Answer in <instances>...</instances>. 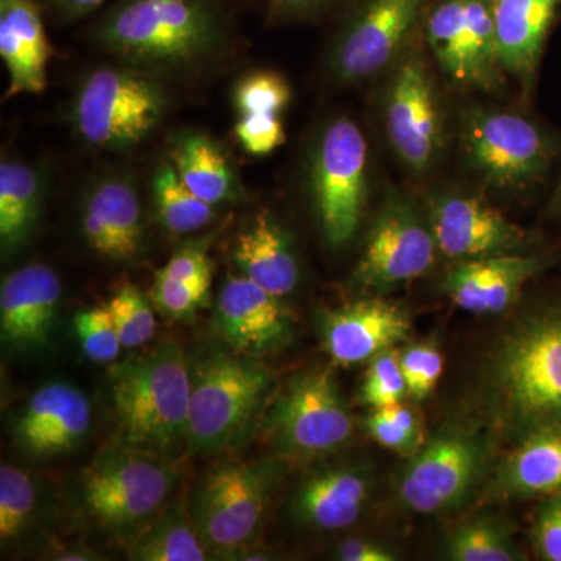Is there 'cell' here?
Returning <instances> with one entry per match:
<instances>
[{
  "mask_svg": "<svg viewBox=\"0 0 561 561\" xmlns=\"http://www.w3.org/2000/svg\"><path fill=\"white\" fill-rule=\"evenodd\" d=\"M472 420L515 446L561 427V294L516 313L486 351L472 390Z\"/></svg>",
  "mask_w": 561,
  "mask_h": 561,
  "instance_id": "obj_1",
  "label": "cell"
},
{
  "mask_svg": "<svg viewBox=\"0 0 561 561\" xmlns=\"http://www.w3.org/2000/svg\"><path fill=\"white\" fill-rule=\"evenodd\" d=\"M111 405L124 445L168 456L186 443L191 364L183 346L164 339L111 370Z\"/></svg>",
  "mask_w": 561,
  "mask_h": 561,
  "instance_id": "obj_2",
  "label": "cell"
},
{
  "mask_svg": "<svg viewBox=\"0 0 561 561\" xmlns=\"http://www.w3.org/2000/svg\"><path fill=\"white\" fill-rule=\"evenodd\" d=\"M95 38L125 60L180 68L219 50L224 25L209 0H122L99 22Z\"/></svg>",
  "mask_w": 561,
  "mask_h": 561,
  "instance_id": "obj_3",
  "label": "cell"
},
{
  "mask_svg": "<svg viewBox=\"0 0 561 561\" xmlns=\"http://www.w3.org/2000/svg\"><path fill=\"white\" fill-rule=\"evenodd\" d=\"M494 448L478 424L446 426L409 459L398 479V502L416 515L459 511L490 481Z\"/></svg>",
  "mask_w": 561,
  "mask_h": 561,
  "instance_id": "obj_4",
  "label": "cell"
},
{
  "mask_svg": "<svg viewBox=\"0 0 561 561\" xmlns=\"http://www.w3.org/2000/svg\"><path fill=\"white\" fill-rule=\"evenodd\" d=\"M272 382L271 373L242 354L213 351L191 365L190 451H224L241 440Z\"/></svg>",
  "mask_w": 561,
  "mask_h": 561,
  "instance_id": "obj_5",
  "label": "cell"
},
{
  "mask_svg": "<svg viewBox=\"0 0 561 561\" xmlns=\"http://www.w3.org/2000/svg\"><path fill=\"white\" fill-rule=\"evenodd\" d=\"M460 139L472 171L491 186L511 192L540 186L561 153L559 136L513 111H465Z\"/></svg>",
  "mask_w": 561,
  "mask_h": 561,
  "instance_id": "obj_6",
  "label": "cell"
},
{
  "mask_svg": "<svg viewBox=\"0 0 561 561\" xmlns=\"http://www.w3.org/2000/svg\"><path fill=\"white\" fill-rule=\"evenodd\" d=\"M81 483L91 518L114 534L135 537L165 507L176 471L165 456L119 442L95 457Z\"/></svg>",
  "mask_w": 561,
  "mask_h": 561,
  "instance_id": "obj_7",
  "label": "cell"
},
{
  "mask_svg": "<svg viewBox=\"0 0 561 561\" xmlns=\"http://www.w3.org/2000/svg\"><path fill=\"white\" fill-rule=\"evenodd\" d=\"M165 105L164 90L150 77L130 69H95L73 99V127L91 146L124 150L153 131Z\"/></svg>",
  "mask_w": 561,
  "mask_h": 561,
  "instance_id": "obj_8",
  "label": "cell"
},
{
  "mask_svg": "<svg viewBox=\"0 0 561 561\" xmlns=\"http://www.w3.org/2000/svg\"><path fill=\"white\" fill-rule=\"evenodd\" d=\"M265 432L286 459L317 460L343 448L354 432L353 415L330 368L295 376L265 416Z\"/></svg>",
  "mask_w": 561,
  "mask_h": 561,
  "instance_id": "obj_9",
  "label": "cell"
},
{
  "mask_svg": "<svg viewBox=\"0 0 561 561\" xmlns=\"http://www.w3.org/2000/svg\"><path fill=\"white\" fill-rule=\"evenodd\" d=\"M311 190L324 238L332 247H345L367 205V140L356 122L339 117L321 131L312 151Z\"/></svg>",
  "mask_w": 561,
  "mask_h": 561,
  "instance_id": "obj_10",
  "label": "cell"
},
{
  "mask_svg": "<svg viewBox=\"0 0 561 561\" xmlns=\"http://www.w3.org/2000/svg\"><path fill=\"white\" fill-rule=\"evenodd\" d=\"M272 485L271 465L256 461H224L206 476L191 515L208 551L243 552L256 541Z\"/></svg>",
  "mask_w": 561,
  "mask_h": 561,
  "instance_id": "obj_11",
  "label": "cell"
},
{
  "mask_svg": "<svg viewBox=\"0 0 561 561\" xmlns=\"http://www.w3.org/2000/svg\"><path fill=\"white\" fill-rule=\"evenodd\" d=\"M496 0H442L426 24L432 55L456 87L497 92L504 70L497 58Z\"/></svg>",
  "mask_w": 561,
  "mask_h": 561,
  "instance_id": "obj_12",
  "label": "cell"
},
{
  "mask_svg": "<svg viewBox=\"0 0 561 561\" xmlns=\"http://www.w3.org/2000/svg\"><path fill=\"white\" fill-rule=\"evenodd\" d=\"M438 253L427 216L393 194L373 224L354 280L362 289L382 294L426 275Z\"/></svg>",
  "mask_w": 561,
  "mask_h": 561,
  "instance_id": "obj_13",
  "label": "cell"
},
{
  "mask_svg": "<svg viewBox=\"0 0 561 561\" xmlns=\"http://www.w3.org/2000/svg\"><path fill=\"white\" fill-rule=\"evenodd\" d=\"M391 149L409 171H431L440 154L443 117L437 88L419 55L404 58L394 70L383 108Z\"/></svg>",
  "mask_w": 561,
  "mask_h": 561,
  "instance_id": "obj_14",
  "label": "cell"
},
{
  "mask_svg": "<svg viewBox=\"0 0 561 561\" xmlns=\"http://www.w3.org/2000/svg\"><path fill=\"white\" fill-rule=\"evenodd\" d=\"M427 220L438 251L461 262L527 253L537 239L476 195L443 192L431 198Z\"/></svg>",
  "mask_w": 561,
  "mask_h": 561,
  "instance_id": "obj_15",
  "label": "cell"
},
{
  "mask_svg": "<svg viewBox=\"0 0 561 561\" xmlns=\"http://www.w3.org/2000/svg\"><path fill=\"white\" fill-rule=\"evenodd\" d=\"M426 0H367L342 33L331 69L343 83L371 79L393 62Z\"/></svg>",
  "mask_w": 561,
  "mask_h": 561,
  "instance_id": "obj_16",
  "label": "cell"
},
{
  "mask_svg": "<svg viewBox=\"0 0 561 561\" xmlns=\"http://www.w3.org/2000/svg\"><path fill=\"white\" fill-rule=\"evenodd\" d=\"M559 261V254L527 251L457 262L443 278V290L463 311L496 316L512 308L524 287Z\"/></svg>",
  "mask_w": 561,
  "mask_h": 561,
  "instance_id": "obj_17",
  "label": "cell"
},
{
  "mask_svg": "<svg viewBox=\"0 0 561 561\" xmlns=\"http://www.w3.org/2000/svg\"><path fill=\"white\" fill-rule=\"evenodd\" d=\"M214 323L236 354L260 356L290 337V319L279 298L247 276H228L217 298Z\"/></svg>",
  "mask_w": 561,
  "mask_h": 561,
  "instance_id": "obj_18",
  "label": "cell"
},
{
  "mask_svg": "<svg viewBox=\"0 0 561 561\" xmlns=\"http://www.w3.org/2000/svg\"><path fill=\"white\" fill-rule=\"evenodd\" d=\"M411 319L394 302L365 298L324 313L321 341L343 367L370 362L411 335Z\"/></svg>",
  "mask_w": 561,
  "mask_h": 561,
  "instance_id": "obj_19",
  "label": "cell"
},
{
  "mask_svg": "<svg viewBox=\"0 0 561 561\" xmlns=\"http://www.w3.org/2000/svg\"><path fill=\"white\" fill-rule=\"evenodd\" d=\"M60 298V278L49 265L31 264L11 273L0 290L3 341L24 348L46 345Z\"/></svg>",
  "mask_w": 561,
  "mask_h": 561,
  "instance_id": "obj_20",
  "label": "cell"
},
{
  "mask_svg": "<svg viewBox=\"0 0 561 561\" xmlns=\"http://www.w3.org/2000/svg\"><path fill=\"white\" fill-rule=\"evenodd\" d=\"M84 239L111 261H133L142 247V209L130 181L108 176L88 194L81 217Z\"/></svg>",
  "mask_w": 561,
  "mask_h": 561,
  "instance_id": "obj_21",
  "label": "cell"
},
{
  "mask_svg": "<svg viewBox=\"0 0 561 561\" xmlns=\"http://www.w3.org/2000/svg\"><path fill=\"white\" fill-rule=\"evenodd\" d=\"M91 420V404L83 391L68 383H50L33 394L16 434L28 454L58 456L88 434Z\"/></svg>",
  "mask_w": 561,
  "mask_h": 561,
  "instance_id": "obj_22",
  "label": "cell"
},
{
  "mask_svg": "<svg viewBox=\"0 0 561 561\" xmlns=\"http://www.w3.org/2000/svg\"><path fill=\"white\" fill-rule=\"evenodd\" d=\"M50 41L35 0H0V57L9 72L5 99L47 88Z\"/></svg>",
  "mask_w": 561,
  "mask_h": 561,
  "instance_id": "obj_23",
  "label": "cell"
},
{
  "mask_svg": "<svg viewBox=\"0 0 561 561\" xmlns=\"http://www.w3.org/2000/svg\"><path fill=\"white\" fill-rule=\"evenodd\" d=\"M370 471L356 465L313 472L301 483L294 500L298 522L313 529H348L359 522L371 493Z\"/></svg>",
  "mask_w": 561,
  "mask_h": 561,
  "instance_id": "obj_24",
  "label": "cell"
},
{
  "mask_svg": "<svg viewBox=\"0 0 561 561\" xmlns=\"http://www.w3.org/2000/svg\"><path fill=\"white\" fill-rule=\"evenodd\" d=\"M490 500H542L561 493V427L531 434L494 468Z\"/></svg>",
  "mask_w": 561,
  "mask_h": 561,
  "instance_id": "obj_25",
  "label": "cell"
},
{
  "mask_svg": "<svg viewBox=\"0 0 561 561\" xmlns=\"http://www.w3.org/2000/svg\"><path fill=\"white\" fill-rule=\"evenodd\" d=\"M561 0H496L497 58L504 72L530 88Z\"/></svg>",
  "mask_w": 561,
  "mask_h": 561,
  "instance_id": "obj_26",
  "label": "cell"
},
{
  "mask_svg": "<svg viewBox=\"0 0 561 561\" xmlns=\"http://www.w3.org/2000/svg\"><path fill=\"white\" fill-rule=\"evenodd\" d=\"M234 261L243 276L278 298L289 295L300 278L297 257L286 232L267 213L260 214L239 234Z\"/></svg>",
  "mask_w": 561,
  "mask_h": 561,
  "instance_id": "obj_27",
  "label": "cell"
},
{
  "mask_svg": "<svg viewBox=\"0 0 561 561\" xmlns=\"http://www.w3.org/2000/svg\"><path fill=\"white\" fill-rule=\"evenodd\" d=\"M180 179L203 202L221 205L236 197V176L231 162L216 140L202 133H184L173 139L169 150Z\"/></svg>",
  "mask_w": 561,
  "mask_h": 561,
  "instance_id": "obj_28",
  "label": "cell"
},
{
  "mask_svg": "<svg viewBox=\"0 0 561 561\" xmlns=\"http://www.w3.org/2000/svg\"><path fill=\"white\" fill-rule=\"evenodd\" d=\"M130 557L142 561H203L208 548L203 545L191 507L179 497L164 508L139 534L133 537Z\"/></svg>",
  "mask_w": 561,
  "mask_h": 561,
  "instance_id": "obj_29",
  "label": "cell"
},
{
  "mask_svg": "<svg viewBox=\"0 0 561 561\" xmlns=\"http://www.w3.org/2000/svg\"><path fill=\"white\" fill-rule=\"evenodd\" d=\"M43 179L32 164L7 160L0 164V239L13 250L31 234L38 220Z\"/></svg>",
  "mask_w": 561,
  "mask_h": 561,
  "instance_id": "obj_30",
  "label": "cell"
},
{
  "mask_svg": "<svg viewBox=\"0 0 561 561\" xmlns=\"http://www.w3.org/2000/svg\"><path fill=\"white\" fill-rule=\"evenodd\" d=\"M445 557L453 561L526 560L512 529L494 516H478L457 527L446 540Z\"/></svg>",
  "mask_w": 561,
  "mask_h": 561,
  "instance_id": "obj_31",
  "label": "cell"
},
{
  "mask_svg": "<svg viewBox=\"0 0 561 561\" xmlns=\"http://www.w3.org/2000/svg\"><path fill=\"white\" fill-rule=\"evenodd\" d=\"M154 206L165 230L190 234L214 219V209L180 179L171 161L162 162L153 180Z\"/></svg>",
  "mask_w": 561,
  "mask_h": 561,
  "instance_id": "obj_32",
  "label": "cell"
},
{
  "mask_svg": "<svg viewBox=\"0 0 561 561\" xmlns=\"http://www.w3.org/2000/svg\"><path fill=\"white\" fill-rule=\"evenodd\" d=\"M365 430L383 448L408 459L415 456L427 440L419 412L404 402L373 409L365 420Z\"/></svg>",
  "mask_w": 561,
  "mask_h": 561,
  "instance_id": "obj_33",
  "label": "cell"
},
{
  "mask_svg": "<svg viewBox=\"0 0 561 561\" xmlns=\"http://www.w3.org/2000/svg\"><path fill=\"white\" fill-rule=\"evenodd\" d=\"M36 507V486L31 476L14 465L0 468V538L20 537Z\"/></svg>",
  "mask_w": 561,
  "mask_h": 561,
  "instance_id": "obj_34",
  "label": "cell"
},
{
  "mask_svg": "<svg viewBox=\"0 0 561 561\" xmlns=\"http://www.w3.org/2000/svg\"><path fill=\"white\" fill-rule=\"evenodd\" d=\"M119 332L122 346L133 350L146 345L154 337L157 319L150 301L133 284H124L106 305Z\"/></svg>",
  "mask_w": 561,
  "mask_h": 561,
  "instance_id": "obj_35",
  "label": "cell"
},
{
  "mask_svg": "<svg viewBox=\"0 0 561 561\" xmlns=\"http://www.w3.org/2000/svg\"><path fill=\"white\" fill-rule=\"evenodd\" d=\"M290 102V87L279 73L260 70L239 81L234 106L241 116H280Z\"/></svg>",
  "mask_w": 561,
  "mask_h": 561,
  "instance_id": "obj_36",
  "label": "cell"
},
{
  "mask_svg": "<svg viewBox=\"0 0 561 561\" xmlns=\"http://www.w3.org/2000/svg\"><path fill=\"white\" fill-rule=\"evenodd\" d=\"M408 394V386L401 371L400 353L389 350L373 357L362 382V402L371 409H381L400 404Z\"/></svg>",
  "mask_w": 561,
  "mask_h": 561,
  "instance_id": "obj_37",
  "label": "cell"
},
{
  "mask_svg": "<svg viewBox=\"0 0 561 561\" xmlns=\"http://www.w3.org/2000/svg\"><path fill=\"white\" fill-rule=\"evenodd\" d=\"M84 354L98 364H111L119 356L122 342L106 306L77 313L73 319Z\"/></svg>",
  "mask_w": 561,
  "mask_h": 561,
  "instance_id": "obj_38",
  "label": "cell"
},
{
  "mask_svg": "<svg viewBox=\"0 0 561 561\" xmlns=\"http://www.w3.org/2000/svg\"><path fill=\"white\" fill-rule=\"evenodd\" d=\"M400 365L409 397L423 401L440 381L445 362L442 351L434 343H416L401 351Z\"/></svg>",
  "mask_w": 561,
  "mask_h": 561,
  "instance_id": "obj_39",
  "label": "cell"
},
{
  "mask_svg": "<svg viewBox=\"0 0 561 561\" xmlns=\"http://www.w3.org/2000/svg\"><path fill=\"white\" fill-rule=\"evenodd\" d=\"M150 298L162 316L169 319L186 320L194 317L198 309L208 302L209 294L157 271Z\"/></svg>",
  "mask_w": 561,
  "mask_h": 561,
  "instance_id": "obj_40",
  "label": "cell"
},
{
  "mask_svg": "<svg viewBox=\"0 0 561 561\" xmlns=\"http://www.w3.org/2000/svg\"><path fill=\"white\" fill-rule=\"evenodd\" d=\"M531 545L537 559L561 561V493L540 500L531 522Z\"/></svg>",
  "mask_w": 561,
  "mask_h": 561,
  "instance_id": "obj_41",
  "label": "cell"
},
{
  "mask_svg": "<svg viewBox=\"0 0 561 561\" xmlns=\"http://www.w3.org/2000/svg\"><path fill=\"white\" fill-rule=\"evenodd\" d=\"M234 135L247 153L264 157L286 142V131L278 116H241Z\"/></svg>",
  "mask_w": 561,
  "mask_h": 561,
  "instance_id": "obj_42",
  "label": "cell"
},
{
  "mask_svg": "<svg viewBox=\"0 0 561 561\" xmlns=\"http://www.w3.org/2000/svg\"><path fill=\"white\" fill-rule=\"evenodd\" d=\"M160 272L172 276V278L192 284L205 294H209L210 280H213V264H210L205 247H186V249L176 251L172 260L160 268Z\"/></svg>",
  "mask_w": 561,
  "mask_h": 561,
  "instance_id": "obj_43",
  "label": "cell"
},
{
  "mask_svg": "<svg viewBox=\"0 0 561 561\" xmlns=\"http://www.w3.org/2000/svg\"><path fill=\"white\" fill-rule=\"evenodd\" d=\"M339 560L343 561H393L397 556L378 542L351 538L343 541L337 551Z\"/></svg>",
  "mask_w": 561,
  "mask_h": 561,
  "instance_id": "obj_44",
  "label": "cell"
},
{
  "mask_svg": "<svg viewBox=\"0 0 561 561\" xmlns=\"http://www.w3.org/2000/svg\"><path fill=\"white\" fill-rule=\"evenodd\" d=\"M327 2L330 0H272L268 14L272 20H286V18L311 13Z\"/></svg>",
  "mask_w": 561,
  "mask_h": 561,
  "instance_id": "obj_45",
  "label": "cell"
},
{
  "mask_svg": "<svg viewBox=\"0 0 561 561\" xmlns=\"http://www.w3.org/2000/svg\"><path fill=\"white\" fill-rule=\"evenodd\" d=\"M106 0H47V3L66 21L79 20L102 7Z\"/></svg>",
  "mask_w": 561,
  "mask_h": 561,
  "instance_id": "obj_46",
  "label": "cell"
},
{
  "mask_svg": "<svg viewBox=\"0 0 561 561\" xmlns=\"http://www.w3.org/2000/svg\"><path fill=\"white\" fill-rule=\"evenodd\" d=\"M545 217L548 220L561 224V176L556 190L552 192L551 198H549L548 206H546Z\"/></svg>",
  "mask_w": 561,
  "mask_h": 561,
  "instance_id": "obj_47",
  "label": "cell"
},
{
  "mask_svg": "<svg viewBox=\"0 0 561 561\" xmlns=\"http://www.w3.org/2000/svg\"><path fill=\"white\" fill-rule=\"evenodd\" d=\"M60 560H90V557H84L83 552H66L65 557H60Z\"/></svg>",
  "mask_w": 561,
  "mask_h": 561,
  "instance_id": "obj_48",
  "label": "cell"
}]
</instances>
